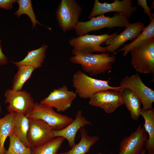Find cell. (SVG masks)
<instances>
[{"instance_id": "22", "label": "cell", "mask_w": 154, "mask_h": 154, "mask_svg": "<svg viewBox=\"0 0 154 154\" xmlns=\"http://www.w3.org/2000/svg\"><path fill=\"white\" fill-rule=\"evenodd\" d=\"M15 112H10L0 118V154H4L6 150L4 143L7 137L13 133Z\"/></svg>"}, {"instance_id": "5", "label": "cell", "mask_w": 154, "mask_h": 154, "mask_svg": "<svg viewBox=\"0 0 154 154\" xmlns=\"http://www.w3.org/2000/svg\"><path fill=\"white\" fill-rule=\"evenodd\" d=\"M28 118L41 119L54 130H61L68 125L74 119L68 116L55 111L53 108L37 102L26 115Z\"/></svg>"}, {"instance_id": "14", "label": "cell", "mask_w": 154, "mask_h": 154, "mask_svg": "<svg viewBox=\"0 0 154 154\" xmlns=\"http://www.w3.org/2000/svg\"><path fill=\"white\" fill-rule=\"evenodd\" d=\"M144 24L139 21L128 23L125 30L121 33L107 39L105 42L106 52H114L125 42L129 40L136 38L144 29Z\"/></svg>"}, {"instance_id": "15", "label": "cell", "mask_w": 154, "mask_h": 154, "mask_svg": "<svg viewBox=\"0 0 154 154\" xmlns=\"http://www.w3.org/2000/svg\"><path fill=\"white\" fill-rule=\"evenodd\" d=\"M148 137L143 127L139 125L134 131L121 140L118 154H140Z\"/></svg>"}, {"instance_id": "25", "label": "cell", "mask_w": 154, "mask_h": 154, "mask_svg": "<svg viewBox=\"0 0 154 154\" xmlns=\"http://www.w3.org/2000/svg\"><path fill=\"white\" fill-rule=\"evenodd\" d=\"M64 139L62 137L54 138L40 145L33 148V154H57Z\"/></svg>"}, {"instance_id": "32", "label": "cell", "mask_w": 154, "mask_h": 154, "mask_svg": "<svg viewBox=\"0 0 154 154\" xmlns=\"http://www.w3.org/2000/svg\"><path fill=\"white\" fill-rule=\"evenodd\" d=\"M96 154H103L102 153H97ZM113 154V153H111L110 154Z\"/></svg>"}, {"instance_id": "9", "label": "cell", "mask_w": 154, "mask_h": 154, "mask_svg": "<svg viewBox=\"0 0 154 154\" xmlns=\"http://www.w3.org/2000/svg\"><path fill=\"white\" fill-rule=\"evenodd\" d=\"M4 96L5 102L9 104L7 109L9 112H14L26 115L35 103L31 94L26 90L9 89L5 91Z\"/></svg>"}, {"instance_id": "28", "label": "cell", "mask_w": 154, "mask_h": 154, "mask_svg": "<svg viewBox=\"0 0 154 154\" xmlns=\"http://www.w3.org/2000/svg\"><path fill=\"white\" fill-rule=\"evenodd\" d=\"M137 3L143 8L144 10V13L148 15L151 21L154 19L153 14H152L151 12V10L152 8L148 7L146 0H138Z\"/></svg>"}, {"instance_id": "6", "label": "cell", "mask_w": 154, "mask_h": 154, "mask_svg": "<svg viewBox=\"0 0 154 154\" xmlns=\"http://www.w3.org/2000/svg\"><path fill=\"white\" fill-rule=\"evenodd\" d=\"M82 9L76 0H62L55 12L59 27L65 33L74 29Z\"/></svg>"}, {"instance_id": "3", "label": "cell", "mask_w": 154, "mask_h": 154, "mask_svg": "<svg viewBox=\"0 0 154 154\" xmlns=\"http://www.w3.org/2000/svg\"><path fill=\"white\" fill-rule=\"evenodd\" d=\"M128 18L122 14L117 13L112 17L103 15L93 17L89 21L78 22L74 28L78 36L87 34L93 31L99 30L105 27H125L129 23Z\"/></svg>"}, {"instance_id": "33", "label": "cell", "mask_w": 154, "mask_h": 154, "mask_svg": "<svg viewBox=\"0 0 154 154\" xmlns=\"http://www.w3.org/2000/svg\"><path fill=\"white\" fill-rule=\"evenodd\" d=\"M1 106L0 105V114L1 112Z\"/></svg>"}, {"instance_id": "16", "label": "cell", "mask_w": 154, "mask_h": 154, "mask_svg": "<svg viewBox=\"0 0 154 154\" xmlns=\"http://www.w3.org/2000/svg\"><path fill=\"white\" fill-rule=\"evenodd\" d=\"M91 124V123L82 114L81 111L77 113L74 120L64 128L58 130H53L54 138L62 137L66 139L69 145L72 147L75 144V139L78 131L86 125Z\"/></svg>"}, {"instance_id": "27", "label": "cell", "mask_w": 154, "mask_h": 154, "mask_svg": "<svg viewBox=\"0 0 154 154\" xmlns=\"http://www.w3.org/2000/svg\"><path fill=\"white\" fill-rule=\"evenodd\" d=\"M16 2L19 5L18 10L14 14L18 18L23 14L27 15L30 18L33 25V28L36 27L37 23L40 26L42 25L36 19L31 0H18Z\"/></svg>"}, {"instance_id": "31", "label": "cell", "mask_w": 154, "mask_h": 154, "mask_svg": "<svg viewBox=\"0 0 154 154\" xmlns=\"http://www.w3.org/2000/svg\"><path fill=\"white\" fill-rule=\"evenodd\" d=\"M146 151L145 149H144L140 154H145Z\"/></svg>"}, {"instance_id": "11", "label": "cell", "mask_w": 154, "mask_h": 154, "mask_svg": "<svg viewBox=\"0 0 154 154\" xmlns=\"http://www.w3.org/2000/svg\"><path fill=\"white\" fill-rule=\"evenodd\" d=\"M131 0H114L112 3H101L98 0H95L93 9L89 14L88 19L95 16L103 15L111 12H116L126 17L130 18L132 13L136 12L137 7L133 6Z\"/></svg>"}, {"instance_id": "23", "label": "cell", "mask_w": 154, "mask_h": 154, "mask_svg": "<svg viewBox=\"0 0 154 154\" xmlns=\"http://www.w3.org/2000/svg\"><path fill=\"white\" fill-rule=\"evenodd\" d=\"M154 38V19L146 27H145L137 38L132 42L125 45L122 48L118 50L115 53L123 51V56H125L128 53L135 47L149 38Z\"/></svg>"}, {"instance_id": "8", "label": "cell", "mask_w": 154, "mask_h": 154, "mask_svg": "<svg viewBox=\"0 0 154 154\" xmlns=\"http://www.w3.org/2000/svg\"><path fill=\"white\" fill-rule=\"evenodd\" d=\"M117 34L116 33L110 35L107 33L98 35L87 34L71 38L69 43L73 47V49L77 51L91 53H105L106 52L105 47H102L101 45L104 43L107 39Z\"/></svg>"}, {"instance_id": "26", "label": "cell", "mask_w": 154, "mask_h": 154, "mask_svg": "<svg viewBox=\"0 0 154 154\" xmlns=\"http://www.w3.org/2000/svg\"><path fill=\"white\" fill-rule=\"evenodd\" d=\"M9 137V146L4 154H33V148L26 146L13 133Z\"/></svg>"}, {"instance_id": "2", "label": "cell", "mask_w": 154, "mask_h": 154, "mask_svg": "<svg viewBox=\"0 0 154 154\" xmlns=\"http://www.w3.org/2000/svg\"><path fill=\"white\" fill-rule=\"evenodd\" d=\"M72 82L75 89V93L81 98H90L96 93L102 90H112L121 91V87L112 86L109 81L95 79L78 70L73 74Z\"/></svg>"}, {"instance_id": "17", "label": "cell", "mask_w": 154, "mask_h": 154, "mask_svg": "<svg viewBox=\"0 0 154 154\" xmlns=\"http://www.w3.org/2000/svg\"><path fill=\"white\" fill-rule=\"evenodd\" d=\"M48 46L44 44L38 49L28 51L27 55L21 60L11 62L18 67L22 65L31 66L35 69L41 67L46 57L45 52Z\"/></svg>"}, {"instance_id": "12", "label": "cell", "mask_w": 154, "mask_h": 154, "mask_svg": "<svg viewBox=\"0 0 154 154\" xmlns=\"http://www.w3.org/2000/svg\"><path fill=\"white\" fill-rule=\"evenodd\" d=\"M28 118L29 126L27 139L33 148L40 145L54 138L53 130L45 122L40 119Z\"/></svg>"}, {"instance_id": "18", "label": "cell", "mask_w": 154, "mask_h": 154, "mask_svg": "<svg viewBox=\"0 0 154 154\" xmlns=\"http://www.w3.org/2000/svg\"><path fill=\"white\" fill-rule=\"evenodd\" d=\"M144 119L143 128L148 134L145 144V149L148 154L154 153V111L153 108L144 110L141 109V113Z\"/></svg>"}, {"instance_id": "20", "label": "cell", "mask_w": 154, "mask_h": 154, "mask_svg": "<svg viewBox=\"0 0 154 154\" xmlns=\"http://www.w3.org/2000/svg\"><path fill=\"white\" fill-rule=\"evenodd\" d=\"M79 130L81 135L80 142L75 144L69 151L60 153L59 154H85L88 153L91 147L99 139L98 136H91L88 135L84 127Z\"/></svg>"}, {"instance_id": "29", "label": "cell", "mask_w": 154, "mask_h": 154, "mask_svg": "<svg viewBox=\"0 0 154 154\" xmlns=\"http://www.w3.org/2000/svg\"><path fill=\"white\" fill-rule=\"evenodd\" d=\"M15 0H0V8L6 10H10L13 7Z\"/></svg>"}, {"instance_id": "34", "label": "cell", "mask_w": 154, "mask_h": 154, "mask_svg": "<svg viewBox=\"0 0 154 154\" xmlns=\"http://www.w3.org/2000/svg\"><path fill=\"white\" fill-rule=\"evenodd\" d=\"M154 154V153H150V154Z\"/></svg>"}, {"instance_id": "24", "label": "cell", "mask_w": 154, "mask_h": 154, "mask_svg": "<svg viewBox=\"0 0 154 154\" xmlns=\"http://www.w3.org/2000/svg\"><path fill=\"white\" fill-rule=\"evenodd\" d=\"M35 69L34 68L27 65L18 67L12 81V89L16 90H22L24 85L31 78Z\"/></svg>"}, {"instance_id": "21", "label": "cell", "mask_w": 154, "mask_h": 154, "mask_svg": "<svg viewBox=\"0 0 154 154\" xmlns=\"http://www.w3.org/2000/svg\"><path fill=\"white\" fill-rule=\"evenodd\" d=\"M29 126V119L26 116L15 112L13 134L26 146L33 148L27 139Z\"/></svg>"}, {"instance_id": "10", "label": "cell", "mask_w": 154, "mask_h": 154, "mask_svg": "<svg viewBox=\"0 0 154 154\" xmlns=\"http://www.w3.org/2000/svg\"><path fill=\"white\" fill-rule=\"evenodd\" d=\"M122 91L106 90L98 92L89 98V103L108 114L112 113L123 104Z\"/></svg>"}, {"instance_id": "1", "label": "cell", "mask_w": 154, "mask_h": 154, "mask_svg": "<svg viewBox=\"0 0 154 154\" xmlns=\"http://www.w3.org/2000/svg\"><path fill=\"white\" fill-rule=\"evenodd\" d=\"M73 56L70 57V62L80 65L84 71L93 75L105 73L112 68V63L116 59L114 55L103 53L94 54L72 50Z\"/></svg>"}, {"instance_id": "19", "label": "cell", "mask_w": 154, "mask_h": 154, "mask_svg": "<svg viewBox=\"0 0 154 154\" xmlns=\"http://www.w3.org/2000/svg\"><path fill=\"white\" fill-rule=\"evenodd\" d=\"M121 95L124 104L129 112L131 118L137 121L141 116V103L138 96L127 89H123Z\"/></svg>"}, {"instance_id": "30", "label": "cell", "mask_w": 154, "mask_h": 154, "mask_svg": "<svg viewBox=\"0 0 154 154\" xmlns=\"http://www.w3.org/2000/svg\"><path fill=\"white\" fill-rule=\"evenodd\" d=\"M1 40H0V66L5 65L8 62L7 57L2 52L1 45Z\"/></svg>"}, {"instance_id": "7", "label": "cell", "mask_w": 154, "mask_h": 154, "mask_svg": "<svg viewBox=\"0 0 154 154\" xmlns=\"http://www.w3.org/2000/svg\"><path fill=\"white\" fill-rule=\"evenodd\" d=\"M119 86L123 89L130 90L135 93L141 100L142 109L146 110L153 108L154 91L144 84L138 73L125 76L120 82Z\"/></svg>"}, {"instance_id": "13", "label": "cell", "mask_w": 154, "mask_h": 154, "mask_svg": "<svg viewBox=\"0 0 154 154\" xmlns=\"http://www.w3.org/2000/svg\"><path fill=\"white\" fill-rule=\"evenodd\" d=\"M76 96L75 92L69 90L66 86L63 85L51 92L40 103L54 108L58 112H64L71 106Z\"/></svg>"}, {"instance_id": "4", "label": "cell", "mask_w": 154, "mask_h": 154, "mask_svg": "<svg viewBox=\"0 0 154 154\" xmlns=\"http://www.w3.org/2000/svg\"><path fill=\"white\" fill-rule=\"evenodd\" d=\"M131 64L137 72L153 74L154 72V38H149L131 51Z\"/></svg>"}]
</instances>
